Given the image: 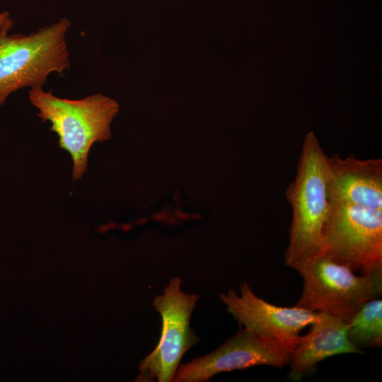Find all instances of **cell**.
Wrapping results in <instances>:
<instances>
[{
    "mask_svg": "<svg viewBox=\"0 0 382 382\" xmlns=\"http://www.w3.org/2000/svg\"><path fill=\"white\" fill-rule=\"evenodd\" d=\"M10 17V13L8 11H4L0 13V28L3 25L5 21Z\"/></svg>",
    "mask_w": 382,
    "mask_h": 382,
    "instance_id": "12",
    "label": "cell"
},
{
    "mask_svg": "<svg viewBox=\"0 0 382 382\" xmlns=\"http://www.w3.org/2000/svg\"><path fill=\"white\" fill-rule=\"evenodd\" d=\"M292 349L243 328L209 354L180 364L175 382H204L214 375L255 366L282 369L289 364Z\"/></svg>",
    "mask_w": 382,
    "mask_h": 382,
    "instance_id": "7",
    "label": "cell"
},
{
    "mask_svg": "<svg viewBox=\"0 0 382 382\" xmlns=\"http://www.w3.org/2000/svg\"><path fill=\"white\" fill-rule=\"evenodd\" d=\"M292 221L285 264L290 267L324 254L323 229L330 210L327 156L313 132L306 134L294 180L286 190Z\"/></svg>",
    "mask_w": 382,
    "mask_h": 382,
    "instance_id": "1",
    "label": "cell"
},
{
    "mask_svg": "<svg viewBox=\"0 0 382 382\" xmlns=\"http://www.w3.org/2000/svg\"><path fill=\"white\" fill-rule=\"evenodd\" d=\"M310 331L300 336L291 352L289 377L298 381L320 361L339 354L362 353L348 339L349 321L319 313Z\"/></svg>",
    "mask_w": 382,
    "mask_h": 382,
    "instance_id": "10",
    "label": "cell"
},
{
    "mask_svg": "<svg viewBox=\"0 0 382 382\" xmlns=\"http://www.w3.org/2000/svg\"><path fill=\"white\" fill-rule=\"evenodd\" d=\"M324 254L364 275L382 274V209L330 203Z\"/></svg>",
    "mask_w": 382,
    "mask_h": 382,
    "instance_id": "5",
    "label": "cell"
},
{
    "mask_svg": "<svg viewBox=\"0 0 382 382\" xmlns=\"http://www.w3.org/2000/svg\"><path fill=\"white\" fill-rule=\"evenodd\" d=\"M330 203L382 209V160L327 156Z\"/></svg>",
    "mask_w": 382,
    "mask_h": 382,
    "instance_id": "9",
    "label": "cell"
},
{
    "mask_svg": "<svg viewBox=\"0 0 382 382\" xmlns=\"http://www.w3.org/2000/svg\"><path fill=\"white\" fill-rule=\"evenodd\" d=\"M13 24L9 17L0 28V108L12 93L42 87L51 73L70 67L66 17L29 35L8 34Z\"/></svg>",
    "mask_w": 382,
    "mask_h": 382,
    "instance_id": "3",
    "label": "cell"
},
{
    "mask_svg": "<svg viewBox=\"0 0 382 382\" xmlns=\"http://www.w3.org/2000/svg\"><path fill=\"white\" fill-rule=\"evenodd\" d=\"M303 279L301 295L295 306L326 313L349 321L368 301L382 291V274L360 275L325 254L295 265Z\"/></svg>",
    "mask_w": 382,
    "mask_h": 382,
    "instance_id": "4",
    "label": "cell"
},
{
    "mask_svg": "<svg viewBox=\"0 0 382 382\" xmlns=\"http://www.w3.org/2000/svg\"><path fill=\"white\" fill-rule=\"evenodd\" d=\"M347 337L358 349L382 345V300L364 303L349 320Z\"/></svg>",
    "mask_w": 382,
    "mask_h": 382,
    "instance_id": "11",
    "label": "cell"
},
{
    "mask_svg": "<svg viewBox=\"0 0 382 382\" xmlns=\"http://www.w3.org/2000/svg\"><path fill=\"white\" fill-rule=\"evenodd\" d=\"M28 99L38 110L41 120L50 122V130L59 137V148L72 158L73 180H79L87 171L92 145L111 138L110 124L119 111V103L101 93L79 100L61 98L42 87L31 88Z\"/></svg>",
    "mask_w": 382,
    "mask_h": 382,
    "instance_id": "2",
    "label": "cell"
},
{
    "mask_svg": "<svg viewBox=\"0 0 382 382\" xmlns=\"http://www.w3.org/2000/svg\"><path fill=\"white\" fill-rule=\"evenodd\" d=\"M182 279L173 277L152 306L162 319L161 337L156 348L140 363L143 375L158 382L174 381L180 360L199 338L190 327L192 311L199 296L181 290Z\"/></svg>",
    "mask_w": 382,
    "mask_h": 382,
    "instance_id": "6",
    "label": "cell"
},
{
    "mask_svg": "<svg viewBox=\"0 0 382 382\" xmlns=\"http://www.w3.org/2000/svg\"><path fill=\"white\" fill-rule=\"evenodd\" d=\"M220 298L239 325L292 350L301 330L312 325L319 313L296 306L283 307L270 303L256 296L247 283L241 284L240 295L230 289L221 294Z\"/></svg>",
    "mask_w": 382,
    "mask_h": 382,
    "instance_id": "8",
    "label": "cell"
}]
</instances>
